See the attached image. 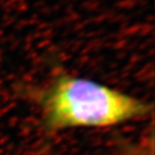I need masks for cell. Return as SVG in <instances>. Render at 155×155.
Instances as JSON below:
<instances>
[{"label":"cell","instance_id":"cell-1","mask_svg":"<svg viewBox=\"0 0 155 155\" xmlns=\"http://www.w3.org/2000/svg\"><path fill=\"white\" fill-rule=\"evenodd\" d=\"M30 97L48 135L72 128H101L152 115L149 102L88 79L58 74Z\"/></svg>","mask_w":155,"mask_h":155},{"label":"cell","instance_id":"cell-2","mask_svg":"<svg viewBox=\"0 0 155 155\" xmlns=\"http://www.w3.org/2000/svg\"><path fill=\"white\" fill-rule=\"evenodd\" d=\"M115 155H155L154 129L152 126L138 140L120 147Z\"/></svg>","mask_w":155,"mask_h":155}]
</instances>
